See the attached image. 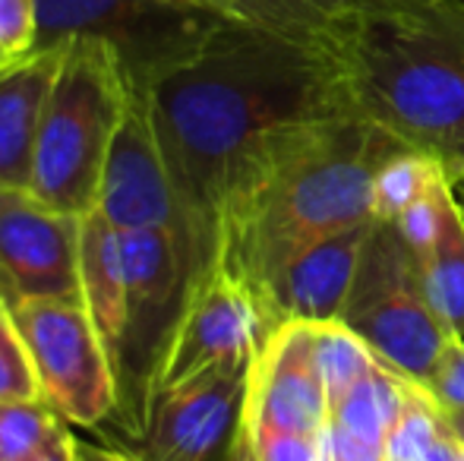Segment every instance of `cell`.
I'll list each match as a JSON object with an SVG mask.
<instances>
[{
  "label": "cell",
  "mask_w": 464,
  "mask_h": 461,
  "mask_svg": "<svg viewBox=\"0 0 464 461\" xmlns=\"http://www.w3.org/2000/svg\"><path fill=\"white\" fill-rule=\"evenodd\" d=\"M38 4L35 0H0V54L19 57L35 48Z\"/></svg>",
  "instance_id": "cell-28"
},
{
  "label": "cell",
  "mask_w": 464,
  "mask_h": 461,
  "mask_svg": "<svg viewBox=\"0 0 464 461\" xmlns=\"http://www.w3.org/2000/svg\"><path fill=\"white\" fill-rule=\"evenodd\" d=\"M398 136L348 111L272 136L234 178L218 209L215 265L263 303L269 284L310 244L372 218V178L401 152Z\"/></svg>",
  "instance_id": "cell-2"
},
{
  "label": "cell",
  "mask_w": 464,
  "mask_h": 461,
  "mask_svg": "<svg viewBox=\"0 0 464 461\" xmlns=\"http://www.w3.org/2000/svg\"><path fill=\"white\" fill-rule=\"evenodd\" d=\"M446 424L452 430V437L464 446V408L461 411H446Z\"/></svg>",
  "instance_id": "cell-34"
},
{
  "label": "cell",
  "mask_w": 464,
  "mask_h": 461,
  "mask_svg": "<svg viewBox=\"0 0 464 461\" xmlns=\"http://www.w3.org/2000/svg\"><path fill=\"white\" fill-rule=\"evenodd\" d=\"M35 48L95 38L117 54L133 92L146 95L171 70L193 61L225 19L199 0H35Z\"/></svg>",
  "instance_id": "cell-6"
},
{
  "label": "cell",
  "mask_w": 464,
  "mask_h": 461,
  "mask_svg": "<svg viewBox=\"0 0 464 461\" xmlns=\"http://www.w3.org/2000/svg\"><path fill=\"white\" fill-rule=\"evenodd\" d=\"M221 461H256V456H253V446H250V437H246L244 424H240L237 437H234L231 449H227V456Z\"/></svg>",
  "instance_id": "cell-32"
},
{
  "label": "cell",
  "mask_w": 464,
  "mask_h": 461,
  "mask_svg": "<svg viewBox=\"0 0 464 461\" xmlns=\"http://www.w3.org/2000/svg\"><path fill=\"white\" fill-rule=\"evenodd\" d=\"M427 389L442 405V411H461L464 408V339H459V335L446 339L433 363Z\"/></svg>",
  "instance_id": "cell-27"
},
{
  "label": "cell",
  "mask_w": 464,
  "mask_h": 461,
  "mask_svg": "<svg viewBox=\"0 0 464 461\" xmlns=\"http://www.w3.org/2000/svg\"><path fill=\"white\" fill-rule=\"evenodd\" d=\"M63 44L38 127L29 190L57 212L82 218L95 209L104 158L133 89L104 42L70 38Z\"/></svg>",
  "instance_id": "cell-4"
},
{
  "label": "cell",
  "mask_w": 464,
  "mask_h": 461,
  "mask_svg": "<svg viewBox=\"0 0 464 461\" xmlns=\"http://www.w3.org/2000/svg\"><path fill=\"white\" fill-rule=\"evenodd\" d=\"M10 313L51 411L76 427H98L114 418V363L86 303L80 297H16Z\"/></svg>",
  "instance_id": "cell-8"
},
{
  "label": "cell",
  "mask_w": 464,
  "mask_h": 461,
  "mask_svg": "<svg viewBox=\"0 0 464 461\" xmlns=\"http://www.w3.org/2000/svg\"><path fill=\"white\" fill-rule=\"evenodd\" d=\"M323 42L370 120L446 168L464 165V4L361 0Z\"/></svg>",
  "instance_id": "cell-3"
},
{
  "label": "cell",
  "mask_w": 464,
  "mask_h": 461,
  "mask_svg": "<svg viewBox=\"0 0 464 461\" xmlns=\"http://www.w3.org/2000/svg\"><path fill=\"white\" fill-rule=\"evenodd\" d=\"M80 301L86 303L98 335L111 354V363H114L123 335V301H127L123 246L121 228L104 222L98 212L82 216L80 228Z\"/></svg>",
  "instance_id": "cell-16"
},
{
  "label": "cell",
  "mask_w": 464,
  "mask_h": 461,
  "mask_svg": "<svg viewBox=\"0 0 464 461\" xmlns=\"http://www.w3.org/2000/svg\"><path fill=\"white\" fill-rule=\"evenodd\" d=\"M459 4H464V0H459Z\"/></svg>",
  "instance_id": "cell-37"
},
{
  "label": "cell",
  "mask_w": 464,
  "mask_h": 461,
  "mask_svg": "<svg viewBox=\"0 0 464 461\" xmlns=\"http://www.w3.org/2000/svg\"><path fill=\"white\" fill-rule=\"evenodd\" d=\"M310 326H313V348H316V367L319 376H323L325 399H329V418H332V408L376 367L379 357L342 320L310 322Z\"/></svg>",
  "instance_id": "cell-20"
},
{
  "label": "cell",
  "mask_w": 464,
  "mask_h": 461,
  "mask_svg": "<svg viewBox=\"0 0 464 461\" xmlns=\"http://www.w3.org/2000/svg\"><path fill=\"white\" fill-rule=\"evenodd\" d=\"M420 461H461V446H459V439L452 437L449 424H446V433L436 439L433 449H430Z\"/></svg>",
  "instance_id": "cell-31"
},
{
  "label": "cell",
  "mask_w": 464,
  "mask_h": 461,
  "mask_svg": "<svg viewBox=\"0 0 464 461\" xmlns=\"http://www.w3.org/2000/svg\"><path fill=\"white\" fill-rule=\"evenodd\" d=\"M0 61H4V54H0Z\"/></svg>",
  "instance_id": "cell-36"
},
{
  "label": "cell",
  "mask_w": 464,
  "mask_h": 461,
  "mask_svg": "<svg viewBox=\"0 0 464 461\" xmlns=\"http://www.w3.org/2000/svg\"><path fill=\"white\" fill-rule=\"evenodd\" d=\"M250 437L256 461H316V437L281 427H250L244 424Z\"/></svg>",
  "instance_id": "cell-26"
},
{
  "label": "cell",
  "mask_w": 464,
  "mask_h": 461,
  "mask_svg": "<svg viewBox=\"0 0 464 461\" xmlns=\"http://www.w3.org/2000/svg\"><path fill=\"white\" fill-rule=\"evenodd\" d=\"M446 433V411L427 386L411 382L404 408L385 437V461H420Z\"/></svg>",
  "instance_id": "cell-22"
},
{
  "label": "cell",
  "mask_w": 464,
  "mask_h": 461,
  "mask_svg": "<svg viewBox=\"0 0 464 461\" xmlns=\"http://www.w3.org/2000/svg\"><path fill=\"white\" fill-rule=\"evenodd\" d=\"M199 4H202V0H199Z\"/></svg>",
  "instance_id": "cell-38"
},
{
  "label": "cell",
  "mask_w": 464,
  "mask_h": 461,
  "mask_svg": "<svg viewBox=\"0 0 464 461\" xmlns=\"http://www.w3.org/2000/svg\"><path fill=\"white\" fill-rule=\"evenodd\" d=\"M370 222L335 231L310 244L276 275L263 297L272 322H335L348 303L361 250L367 244Z\"/></svg>",
  "instance_id": "cell-14"
},
{
  "label": "cell",
  "mask_w": 464,
  "mask_h": 461,
  "mask_svg": "<svg viewBox=\"0 0 464 461\" xmlns=\"http://www.w3.org/2000/svg\"><path fill=\"white\" fill-rule=\"evenodd\" d=\"M446 178H449V184H452V190H455V199H459L461 209H464V165L446 168Z\"/></svg>",
  "instance_id": "cell-33"
},
{
  "label": "cell",
  "mask_w": 464,
  "mask_h": 461,
  "mask_svg": "<svg viewBox=\"0 0 464 461\" xmlns=\"http://www.w3.org/2000/svg\"><path fill=\"white\" fill-rule=\"evenodd\" d=\"M253 360L199 373L152 395L136 437L142 461H218L227 456L244 424Z\"/></svg>",
  "instance_id": "cell-10"
},
{
  "label": "cell",
  "mask_w": 464,
  "mask_h": 461,
  "mask_svg": "<svg viewBox=\"0 0 464 461\" xmlns=\"http://www.w3.org/2000/svg\"><path fill=\"white\" fill-rule=\"evenodd\" d=\"M92 212L121 231L184 228L193 234L178 190H174L171 171H168L165 152H161L159 133H155L152 111H149V101L142 92H130L127 111L121 117V127H117L108 158H104Z\"/></svg>",
  "instance_id": "cell-12"
},
{
  "label": "cell",
  "mask_w": 464,
  "mask_h": 461,
  "mask_svg": "<svg viewBox=\"0 0 464 461\" xmlns=\"http://www.w3.org/2000/svg\"><path fill=\"white\" fill-rule=\"evenodd\" d=\"M442 161L417 149L395 152L372 178V218L398 222L401 212L430 187Z\"/></svg>",
  "instance_id": "cell-21"
},
{
  "label": "cell",
  "mask_w": 464,
  "mask_h": 461,
  "mask_svg": "<svg viewBox=\"0 0 464 461\" xmlns=\"http://www.w3.org/2000/svg\"><path fill=\"white\" fill-rule=\"evenodd\" d=\"M342 322L404 379L427 386L433 363L452 332L433 310L423 282V259L395 222L372 218L354 272Z\"/></svg>",
  "instance_id": "cell-7"
},
{
  "label": "cell",
  "mask_w": 464,
  "mask_h": 461,
  "mask_svg": "<svg viewBox=\"0 0 464 461\" xmlns=\"http://www.w3.org/2000/svg\"><path fill=\"white\" fill-rule=\"evenodd\" d=\"M276 329L259 297L231 272L212 265L189 291L184 316L155 376L152 395L225 363L256 360Z\"/></svg>",
  "instance_id": "cell-9"
},
{
  "label": "cell",
  "mask_w": 464,
  "mask_h": 461,
  "mask_svg": "<svg viewBox=\"0 0 464 461\" xmlns=\"http://www.w3.org/2000/svg\"><path fill=\"white\" fill-rule=\"evenodd\" d=\"M80 216L0 187V297H80Z\"/></svg>",
  "instance_id": "cell-11"
},
{
  "label": "cell",
  "mask_w": 464,
  "mask_h": 461,
  "mask_svg": "<svg viewBox=\"0 0 464 461\" xmlns=\"http://www.w3.org/2000/svg\"><path fill=\"white\" fill-rule=\"evenodd\" d=\"M67 44L0 61V187H29L38 127Z\"/></svg>",
  "instance_id": "cell-15"
},
{
  "label": "cell",
  "mask_w": 464,
  "mask_h": 461,
  "mask_svg": "<svg viewBox=\"0 0 464 461\" xmlns=\"http://www.w3.org/2000/svg\"><path fill=\"white\" fill-rule=\"evenodd\" d=\"M461 446V443H459ZM461 461H464V446H461Z\"/></svg>",
  "instance_id": "cell-35"
},
{
  "label": "cell",
  "mask_w": 464,
  "mask_h": 461,
  "mask_svg": "<svg viewBox=\"0 0 464 461\" xmlns=\"http://www.w3.org/2000/svg\"><path fill=\"white\" fill-rule=\"evenodd\" d=\"M29 461H73V437L67 427H61Z\"/></svg>",
  "instance_id": "cell-29"
},
{
  "label": "cell",
  "mask_w": 464,
  "mask_h": 461,
  "mask_svg": "<svg viewBox=\"0 0 464 461\" xmlns=\"http://www.w3.org/2000/svg\"><path fill=\"white\" fill-rule=\"evenodd\" d=\"M225 16L240 23L263 25L294 38H313L323 42L329 29L354 10L361 0H202Z\"/></svg>",
  "instance_id": "cell-19"
},
{
  "label": "cell",
  "mask_w": 464,
  "mask_h": 461,
  "mask_svg": "<svg viewBox=\"0 0 464 461\" xmlns=\"http://www.w3.org/2000/svg\"><path fill=\"white\" fill-rule=\"evenodd\" d=\"M146 101L184 216L212 265L218 209L240 168L281 130L361 111L325 42L240 19H225Z\"/></svg>",
  "instance_id": "cell-1"
},
{
  "label": "cell",
  "mask_w": 464,
  "mask_h": 461,
  "mask_svg": "<svg viewBox=\"0 0 464 461\" xmlns=\"http://www.w3.org/2000/svg\"><path fill=\"white\" fill-rule=\"evenodd\" d=\"M123 246V335L114 354L117 418L133 439L149 411L159 367L168 354L193 284L212 265L184 228L121 231Z\"/></svg>",
  "instance_id": "cell-5"
},
{
  "label": "cell",
  "mask_w": 464,
  "mask_h": 461,
  "mask_svg": "<svg viewBox=\"0 0 464 461\" xmlns=\"http://www.w3.org/2000/svg\"><path fill=\"white\" fill-rule=\"evenodd\" d=\"M446 190H449L446 165H440V171L433 174L427 190H423L395 222L401 237L408 240L411 250L420 259L427 256L436 244V234H440V225H442V199H446Z\"/></svg>",
  "instance_id": "cell-25"
},
{
  "label": "cell",
  "mask_w": 464,
  "mask_h": 461,
  "mask_svg": "<svg viewBox=\"0 0 464 461\" xmlns=\"http://www.w3.org/2000/svg\"><path fill=\"white\" fill-rule=\"evenodd\" d=\"M73 461H142V458L130 456V452H121V449H104V446L73 439Z\"/></svg>",
  "instance_id": "cell-30"
},
{
  "label": "cell",
  "mask_w": 464,
  "mask_h": 461,
  "mask_svg": "<svg viewBox=\"0 0 464 461\" xmlns=\"http://www.w3.org/2000/svg\"><path fill=\"white\" fill-rule=\"evenodd\" d=\"M423 282L440 320L464 339V209L449 184L442 199V225L433 250L423 256Z\"/></svg>",
  "instance_id": "cell-17"
},
{
  "label": "cell",
  "mask_w": 464,
  "mask_h": 461,
  "mask_svg": "<svg viewBox=\"0 0 464 461\" xmlns=\"http://www.w3.org/2000/svg\"><path fill=\"white\" fill-rule=\"evenodd\" d=\"M63 427L48 401H0V461H29Z\"/></svg>",
  "instance_id": "cell-23"
},
{
  "label": "cell",
  "mask_w": 464,
  "mask_h": 461,
  "mask_svg": "<svg viewBox=\"0 0 464 461\" xmlns=\"http://www.w3.org/2000/svg\"><path fill=\"white\" fill-rule=\"evenodd\" d=\"M411 379H404L401 373L389 370L382 360L332 408V424L342 427L351 437H361L367 443L385 446V437L395 427L398 414L408 399Z\"/></svg>",
  "instance_id": "cell-18"
},
{
  "label": "cell",
  "mask_w": 464,
  "mask_h": 461,
  "mask_svg": "<svg viewBox=\"0 0 464 461\" xmlns=\"http://www.w3.org/2000/svg\"><path fill=\"white\" fill-rule=\"evenodd\" d=\"M244 424L281 427L316 437L329 424V399L316 367L310 322H281L256 354Z\"/></svg>",
  "instance_id": "cell-13"
},
{
  "label": "cell",
  "mask_w": 464,
  "mask_h": 461,
  "mask_svg": "<svg viewBox=\"0 0 464 461\" xmlns=\"http://www.w3.org/2000/svg\"><path fill=\"white\" fill-rule=\"evenodd\" d=\"M35 367H32L29 348H25L19 326L10 313V303L0 297V401H38Z\"/></svg>",
  "instance_id": "cell-24"
}]
</instances>
